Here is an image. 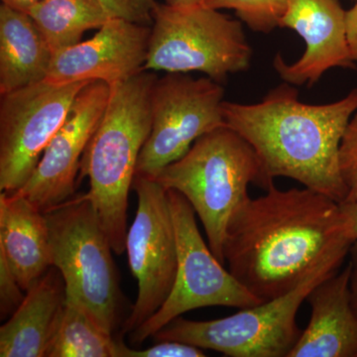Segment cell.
<instances>
[{
    "label": "cell",
    "mask_w": 357,
    "mask_h": 357,
    "mask_svg": "<svg viewBox=\"0 0 357 357\" xmlns=\"http://www.w3.org/2000/svg\"><path fill=\"white\" fill-rule=\"evenodd\" d=\"M356 239L340 203L305 187L244 202L223 244L230 273L262 302L285 295L314 274L340 270Z\"/></svg>",
    "instance_id": "1"
},
{
    "label": "cell",
    "mask_w": 357,
    "mask_h": 357,
    "mask_svg": "<svg viewBox=\"0 0 357 357\" xmlns=\"http://www.w3.org/2000/svg\"><path fill=\"white\" fill-rule=\"evenodd\" d=\"M225 121L243 136L261 163L265 189L285 177L342 204L347 189L338 168L345 128L357 112V88L342 100L307 105L284 83L253 105L225 102Z\"/></svg>",
    "instance_id": "2"
},
{
    "label": "cell",
    "mask_w": 357,
    "mask_h": 357,
    "mask_svg": "<svg viewBox=\"0 0 357 357\" xmlns=\"http://www.w3.org/2000/svg\"><path fill=\"white\" fill-rule=\"evenodd\" d=\"M153 72L142 70L110 86L109 102L82 159L77 181L89 178L95 206L117 255L126 251L129 192L152 128Z\"/></svg>",
    "instance_id": "3"
},
{
    "label": "cell",
    "mask_w": 357,
    "mask_h": 357,
    "mask_svg": "<svg viewBox=\"0 0 357 357\" xmlns=\"http://www.w3.org/2000/svg\"><path fill=\"white\" fill-rule=\"evenodd\" d=\"M153 178L189 201L203 223L208 246L222 264L227 225L250 198L248 185L255 183L265 188L255 149L227 124L199 137L182 158Z\"/></svg>",
    "instance_id": "4"
},
{
    "label": "cell",
    "mask_w": 357,
    "mask_h": 357,
    "mask_svg": "<svg viewBox=\"0 0 357 357\" xmlns=\"http://www.w3.org/2000/svg\"><path fill=\"white\" fill-rule=\"evenodd\" d=\"M251 59L241 20L206 6H155L145 70L199 72L222 84L248 70Z\"/></svg>",
    "instance_id": "5"
},
{
    "label": "cell",
    "mask_w": 357,
    "mask_h": 357,
    "mask_svg": "<svg viewBox=\"0 0 357 357\" xmlns=\"http://www.w3.org/2000/svg\"><path fill=\"white\" fill-rule=\"evenodd\" d=\"M44 213L52 265L62 274L66 289L76 293L100 326L114 335L121 323L122 294L114 249L95 206L84 192Z\"/></svg>",
    "instance_id": "6"
},
{
    "label": "cell",
    "mask_w": 357,
    "mask_h": 357,
    "mask_svg": "<svg viewBox=\"0 0 357 357\" xmlns=\"http://www.w3.org/2000/svg\"><path fill=\"white\" fill-rule=\"evenodd\" d=\"M340 271L321 270L293 291L227 318L190 321L178 318L153 335L155 342L176 340L230 357H289L301 330L297 314L312 289Z\"/></svg>",
    "instance_id": "7"
},
{
    "label": "cell",
    "mask_w": 357,
    "mask_h": 357,
    "mask_svg": "<svg viewBox=\"0 0 357 357\" xmlns=\"http://www.w3.org/2000/svg\"><path fill=\"white\" fill-rule=\"evenodd\" d=\"M177 241L178 269L168 299L153 316L128 335L133 345L148 338L181 314L206 307L245 309L261 304L225 269L204 243L196 222V211L180 192L167 190Z\"/></svg>",
    "instance_id": "8"
},
{
    "label": "cell",
    "mask_w": 357,
    "mask_h": 357,
    "mask_svg": "<svg viewBox=\"0 0 357 357\" xmlns=\"http://www.w3.org/2000/svg\"><path fill=\"white\" fill-rule=\"evenodd\" d=\"M222 84L184 73H166L152 91V128L136 175L154 178L182 158L204 134L225 126Z\"/></svg>",
    "instance_id": "9"
},
{
    "label": "cell",
    "mask_w": 357,
    "mask_h": 357,
    "mask_svg": "<svg viewBox=\"0 0 357 357\" xmlns=\"http://www.w3.org/2000/svg\"><path fill=\"white\" fill-rule=\"evenodd\" d=\"M91 82L44 79L0 95V191L17 192L34 172L49 142Z\"/></svg>",
    "instance_id": "10"
},
{
    "label": "cell",
    "mask_w": 357,
    "mask_h": 357,
    "mask_svg": "<svg viewBox=\"0 0 357 357\" xmlns=\"http://www.w3.org/2000/svg\"><path fill=\"white\" fill-rule=\"evenodd\" d=\"M135 218L126 236L129 266L138 284L131 312L122 325L129 335L158 311L168 299L178 269L177 241L168 192L153 178L135 175Z\"/></svg>",
    "instance_id": "11"
},
{
    "label": "cell",
    "mask_w": 357,
    "mask_h": 357,
    "mask_svg": "<svg viewBox=\"0 0 357 357\" xmlns=\"http://www.w3.org/2000/svg\"><path fill=\"white\" fill-rule=\"evenodd\" d=\"M109 95L110 86L105 82L93 81L84 86L34 172L16 194L43 213L75 196L82 159L105 114Z\"/></svg>",
    "instance_id": "12"
},
{
    "label": "cell",
    "mask_w": 357,
    "mask_h": 357,
    "mask_svg": "<svg viewBox=\"0 0 357 357\" xmlns=\"http://www.w3.org/2000/svg\"><path fill=\"white\" fill-rule=\"evenodd\" d=\"M98 30L91 39L54 53L46 79L102 81L112 86L144 70L151 27L110 18Z\"/></svg>",
    "instance_id": "13"
},
{
    "label": "cell",
    "mask_w": 357,
    "mask_h": 357,
    "mask_svg": "<svg viewBox=\"0 0 357 357\" xmlns=\"http://www.w3.org/2000/svg\"><path fill=\"white\" fill-rule=\"evenodd\" d=\"M279 27L298 33L306 44L297 62L288 64L280 54L274 58L277 74L292 86H312L333 68L351 69L347 10L340 0H291Z\"/></svg>",
    "instance_id": "14"
},
{
    "label": "cell",
    "mask_w": 357,
    "mask_h": 357,
    "mask_svg": "<svg viewBox=\"0 0 357 357\" xmlns=\"http://www.w3.org/2000/svg\"><path fill=\"white\" fill-rule=\"evenodd\" d=\"M351 265L319 282L307 301L309 325L289 357H357V317L351 306Z\"/></svg>",
    "instance_id": "15"
},
{
    "label": "cell",
    "mask_w": 357,
    "mask_h": 357,
    "mask_svg": "<svg viewBox=\"0 0 357 357\" xmlns=\"http://www.w3.org/2000/svg\"><path fill=\"white\" fill-rule=\"evenodd\" d=\"M0 255L25 292L53 266L46 215L16 192L0 194Z\"/></svg>",
    "instance_id": "16"
},
{
    "label": "cell",
    "mask_w": 357,
    "mask_h": 357,
    "mask_svg": "<svg viewBox=\"0 0 357 357\" xmlns=\"http://www.w3.org/2000/svg\"><path fill=\"white\" fill-rule=\"evenodd\" d=\"M65 302L64 278L52 266L0 328V356L46 357Z\"/></svg>",
    "instance_id": "17"
},
{
    "label": "cell",
    "mask_w": 357,
    "mask_h": 357,
    "mask_svg": "<svg viewBox=\"0 0 357 357\" xmlns=\"http://www.w3.org/2000/svg\"><path fill=\"white\" fill-rule=\"evenodd\" d=\"M53 58L31 16L0 6V95L46 79Z\"/></svg>",
    "instance_id": "18"
},
{
    "label": "cell",
    "mask_w": 357,
    "mask_h": 357,
    "mask_svg": "<svg viewBox=\"0 0 357 357\" xmlns=\"http://www.w3.org/2000/svg\"><path fill=\"white\" fill-rule=\"evenodd\" d=\"M117 344L79 296L66 289L64 310L46 357H116Z\"/></svg>",
    "instance_id": "19"
},
{
    "label": "cell",
    "mask_w": 357,
    "mask_h": 357,
    "mask_svg": "<svg viewBox=\"0 0 357 357\" xmlns=\"http://www.w3.org/2000/svg\"><path fill=\"white\" fill-rule=\"evenodd\" d=\"M53 54L82 42L112 18L96 0H40L28 13Z\"/></svg>",
    "instance_id": "20"
},
{
    "label": "cell",
    "mask_w": 357,
    "mask_h": 357,
    "mask_svg": "<svg viewBox=\"0 0 357 357\" xmlns=\"http://www.w3.org/2000/svg\"><path fill=\"white\" fill-rule=\"evenodd\" d=\"M291 0H206L211 8L232 9L237 17L255 32L268 34L279 27Z\"/></svg>",
    "instance_id": "21"
},
{
    "label": "cell",
    "mask_w": 357,
    "mask_h": 357,
    "mask_svg": "<svg viewBox=\"0 0 357 357\" xmlns=\"http://www.w3.org/2000/svg\"><path fill=\"white\" fill-rule=\"evenodd\" d=\"M338 168L347 189L344 203H357V114L351 117L340 141Z\"/></svg>",
    "instance_id": "22"
},
{
    "label": "cell",
    "mask_w": 357,
    "mask_h": 357,
    "mask_svg": "<svg viewBox=\"0 0 357 357\" xmlns=\"http://www.w3.org/2000/svg\"><path fill=\"white\" fill-rule=\"evenodd\" d=\"M144 349H131L119 340L116 357H204L203 349L195 345L176 342L162 340Z\"/></svg>",
    "instance_id": "23"
},
{
    "label": "cell",
    "mask_w": 357,
    "mask_h": 357,
    "mask_svg": "<svg viewBox=\"0 0 357 357\" xmlns=\"http://www.w3.org/2000/svg\"><path fill=\"white\" fill-rule=\"evenodd\" d=\"M100 2L112 18H121L152 25L153 11L157 2L155 0H96Z\"/></svg>",
    "instance_id": "24"
},
{
    "label": "cell",
    "mask_w": 357,
    "mask_h": 357,
    "mask_svg": "<svg viewBox=\"0 0 357 357\" xmlns=\"http://www.w3.org/2000/svg\"><path fill=\"white\" fill-rule=\"evenodd\" d=\"M25 291L21 288L6 258L0 255V314L8 318L20 306Z\"/></svg>",
    "instance_id": "25"
},
{
    "label": "cell",
    "mask_w": 357,
    "mask_h": 357,
    "mask_svg": "<svg viewBox=\"0 0 357 357\" xmlns=\"http://www.w3.org/2000/svg\"><path fill=\"white\" fill-rule=\"evenodd\" d=\"M347 37L352 60L357 63V0L349 10H347Z\"/></svg>",
    "instance_id": "26"
},
{
    "label": "cell",
    "mask_w": 357,
    "mask_h": 357,
    "mask_svg": "<svg viewBox=\"0 0 357 357\" xmlns=\"http://www.w3.org/2000/svg\"><path fill=\"white\" fill-rule=\"evenodd\" d=\"M349 258H351L349 259V265H351L349 288H351V306L357 317V241L351 246Z\"/></svg>",
    "instance_id": "27"
},
{
    "label": "cell",
    "mask_w": 357,
    "mask_h": 357,
    "mask_svg": "<svg viewBox=\"0 0 357 357\" xmlns=\"http://www.w3.org/2000/svg\"><path fill=\"white\" fill-rule=\"evenodd\" d=\"M340 206L349 220L352 234L357 241V203H342Z\"/></svg>",
    "instance_id": "28"
},
{
    "label": "cell",
    "mask_w": 357,
    "mask_h": 357,
    "mask_svg": "<svg viewBox=\"0 0 357 357\" xmlns=\"http://www.w3.org/2000/svg\"><path fill=\"white\" fill-rule=\"evenodd\" d=\"M39 1L40 0H1V3L16 9V10L28 13L30 9Z\"/></svg>",
    "instance_id": "29"
},
{
    "label": "cell",
    "mask_w": 357,
    "mask_h": 357,
    "mask_svg": "<svg viewBox=\"0 0 357 357\" xmlns=\"http://www.w3.org/2000/svg\"><path fill=\"white\" fill-rule=\"evenodd\" d=\"M164 1L167 6L185 8V7L204 6L206 0H164Z\"/></svg>",
    "instance_id": "30"
}]
</instances>
